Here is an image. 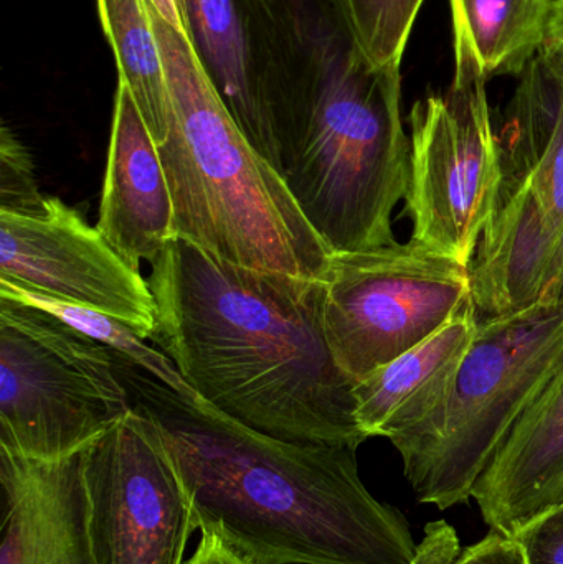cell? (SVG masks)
Wrapping results in <instances>:
<instances>
[{
    "instance_id": "obj_17",
    "label": "cell",
    "mask_w": 563,
    "mask_h": 564,
    "mask_svg": "<svg viewBox=\"0 0 563 564\" xmlns=\"http://www.w3.org/2000/svg\"><path fill=\"white\" fill-rule=\"evenodd\" d=\"M502 187L529 185L563 225V76L541 55L519 76L501 134Z\"/></svg>"
},
{
    "instance_id": "obj_20",
    "label": "cell",
    "mask_w": 563,
    "mask_h": 564,
    "mask_svg": "<svg viewBox=\"0 0 563 564\" xmlns=\"http://www.w3.org/2000/svg\"><path fill=\"white\" fill-rule=\"evenodd\" d=\"M0 297L22 302V304L33 305L40 311L48 312V314L62 318L65 324L72 325L76 330L83 332L88 337L98 340L99 344L111 348L118 357L141 368L142 371L151 375L165 387L172 388L175 393L192 398V400L201 398L185 383L184 378L181 377L167 355L162 354L158 348L149 347L145 344V338H142L131 325L112 317V315L102 314V312L75 304V302L59 301V299L3 281H0Z\"/></svg>"
},
{
    "instance_id": "obj_15",
    "label": "cell",
    "mask_w": 563,
    "mask_h": 564,
    "mask_svg": "<svg viewBox=\"0 0 563 564\" xmlns=\"http://www.w3.org/2000/svg\"><path fill=\"white\" fill-rule=\"evenodd\" d=\"M561 231L529 185L502 187L469 264L476 311L486 317L515 314L563 282Z\"/></svg>"
},
{
    "instance_id": "obj_26",
    "label": "cell",
    "mask_w": 563,
    "mask_h": 564,
    "mask_svg": "<svg viewBox=\"0 0 563 564\" xmlns=\"http://www.w3.org/2000/svg\"><path fill=\"white\" fill-rule=\"evenodd\" d=\"M201 533L197 549L184 564H263L238 549L217 530H201Z\"/></svg>"
},
{
    "instance_id": "obj_29",
    "label": "cell",
    "mask_w": 563,
    "mask_h": 564,
    "mask_svg": "<svg viewBox=\"0 0 563 564\" xmlns=\"http://www.w3.org/2000/svg\"><path fill=\"white\" fill-rule=\"evenodd\" d=\"M559 273H561V280L563 281V225L561 231V247H559Z\"/></svg>"
},
{
    "instance_id": "obj_2",
    "label": "cell",
    "mask_w": 563,
    "mask_h": 564,
    "mask_svg": "<svg viewBox=\"0 0 563 564\" xmlns=\"http://www.w3.org/2000/svg\"><path fill=\"white\" fill-rule=\"evenodd\" d=\"M118 370L171 453L197 530H217L263 564L415 560L405 517L364 486L356 447L277 440L124 358Z\"/></svg>"
},
{
    "instance_id": "obj_25",
    "label": "cell",
    "mask_w": 563,
    "mask_h": 564,
    "mask_svg": "<svg viewBox=\"0 0 563 564\" xmlns=\"http://www.w3.org/2000/svg\"><path fill=\"white\" fill-rule=\"evenodd\" d=\"M459 539L455 529L445 520H436L425 527V536L419 543V552L410 564H453L458 558Z\"/></svg>"
},
{
    "instance_id": "obj_14",
    "label": "cell",
    "mask_w": 563,
    "mask_h": 564,
    "mask_svg": "<svg viewBox=\"0 0 563 564\" xmlns=\"http://www.w3.org/2000/svg\"><path fill=\"white\" fill-rule=\"evenodd\" d=\"M472 497L491 530L512 539L563 506V370L519 417Z\"/></svg>"
},
{
    "instance_id": "obj_21",
    "label": "cell",
    "mask_w": 563,
    "mask_h": 564,
    "mask_svg": "<svg viewBox=\"0 0 563 564\" xmlns=\"http://www.w3.org/2000/svg\"><path fill=\"white\" fill-rule=\"evenodd\" d=\"M425 0H339L354 42L377 68H402Z\"/></svg>"
},
{
    "instance_id": "obj_28",
    "label": "cell",
    "mask_w": 563,
    "mask_h": 564,
    "mask_svg": "<svg viewBox=\"0 0 563 564\" xmlns=\"http://www.w3.org/2000/svg\"><path fill=\"white\" fill-rule=\"evenodd\" d=\"M151 6L158 10L159 15L174 26L177 32L182 35L188 36L192 40L191 29H188L187 22H185L184 13H182L178 0H149Z\"/></svg>"
},
{
    "instance_id": "obj_24",
    "label": "cell",
    "mask_w": 563,
    "mask_h": 564,
    "mask_svg": "<svg viewBox=\"0 0 563 564\" xmlns=\"http://www.w3.org/2000/svg\"><path fill=\"white\" fill-rule=\"evenodd\" d=\"M453 564H528L518 540L491 530L481 542L462 550Z\"/></svg>"
},
{
    "instance_id": "obj_5",
    "label": "cell",
    "mask_w": 563,
    "mask_h": 564,
    "mask_svg": "<svg viewBox=\"0 0 563 564\" xmlns=\"http://www.w3.org/2000/svg\"><path fill=\"white\" fill-rule=\"evenodd\" d=\"M563 370V282L534 305L479 321L452 393L420 426L390 441L422 503L452 509L519 417Z\"/></svg>"
},
{
    "instance_id": "obj_6",
    "label": "cell",
    "mask_w": 563,
    "mask_h": 564,
    "mask_svg": "<svg viewBox=\"0 0 563 564\" xmlns=\"http://www.w3.org/2000/svg\"><path fill=\"white\" fill-rule=\"evenodd\" d=\"M131 410L111 348L48 312L0 297V449L65 459Z\"/></svg>"
},
{
    "instance_id": "obj_30",
    "label": "cell",
    "mask_w": 563,
    "mask_h": 564,
    "mask_svg": "<svg viewBox=\"0 0 563 564\" xmlns=\"http://www.w3.org/2000/svg\"><path fill=\"white\" fill-rule=\"evenodd\" d=\"M178 6H181L182 13H184L185 22H187V25H188L187 12H185V0H178ZM188 29H191V26H188ZM191 35H192V33H191Z\"/></svg>"
},
{
    "instance_id": "obj_12",
    "label": "cell",
    "mask_w": 563,
    "mask_h": 564,
    "mask_svg": "<svg viewBox=\"0 0 563 564\" xmlns=\"http://www.w3.org/2000/svg\"><path fill=\"white\" fill-rule=\"evenodd\" d=\"M0 564H98L89 532L83 451L32 460L0 449Z\"/></svg>"
},
{
    "instance_id": "obj_8",
    "label": "cell",
    "mask_w": 563,
    "mask_h": 564,
    "mask_svg": "<svg viewBox=\"0 0 563 564\" xmlns=\"http://www.w3.org/2000/svg\"><path fill=\"white\" fill-rule=\"evenodd\" d=\"M324 284L327 341L356 383L422 344L472 299L469 267L412 241L333 253Z\"/></svg>"
},
{
    "instance_id": "obj_7",
    "label": "cell",
    "mask_w": 563,
    "mask_h": 564,
    "mask_svg": "<svg viewBox=\"0 0 563 564\" xmlns=\"http://www.w3.org/2000/svg\"><path fill=\"white\" fill-rule=\"evenodd\" d=\"M455 73L446 91L410 109L405 214L412 243L469 267L501 197V148L488 76L465 36L453 33Z\"/></svg>"
},
{
    "instance_id": "obj_10",
    "label": "cell",
    "mask_w": 563,
    "mask_h": 564,
    "mask_svg": "<svg viewBox=\"0 0 563 564\" xmlns=\"http://www.w3.org/2000/svg\"><path fill=\"white\" fill-rule=\"evenodd\" d=\"M0 281L112 315L142 338L154 330L148 278L58 197L42 214L0 212Z\"/></svg>"
},
{
    "instance_id": "obj_22",
    "label": "cell",
    "mask_w": 563,
    "mask_h": 564,
    "mask_svg": "<svg viewBox=\"0 0 563 564\" xmlns=\"http://www.w3.org/2000/svg\"><path fill=\"white\" fill-rule=\"evenodd\" d=\"M45 195L36 181L35 162L29 149L2 124L0 129V212L36 215L45 210Z\"/></svg>"
},
{
    "instance_id": "obj_4",
    "label": "cell",
    "mask_w": 563,
    "mask_h": 564,
    "mask_svg": "<svg viewBox=\"0 0 563 564\" xmlns=\"http://www.w3.org/2000/svg\"><path fill=\"white\" fill-rule=\"evenodd\" d=\"M148 9L171 95V128L158 149L175 238L238 267L324 281L329 248L228 111L194 42L149 0Z\"/></svg>"
},
{
    "instance_id": "obj_27",
    "label": "cell",
    "mask_w": 563,
    "mask_h": 564,
    "mask_svg": "<svg viewBox=\"0 0 563 564\" xmlns=\"http://www.w3.org/2000/svg\"><path fill=\"white\" fill-rule=\"evenodd\" d=\"M555 73L563 76V2L555 6L544 48L539 53Z\"/></svg>"
},
{
    "instance_id": "obj_23",
    "label": "cell",
    "mask_w": 563,
    "mask_h": 564,
    "mask_svg": "<svg viewBox=\"0 0 563 564\" xmlns=\"http://www.w3.org/2000/svg\"><path fill=\"white\" fill-rule=\"evenodd\" d=\"M528 564H563V506L526 527L518 536Z\"/></svg>"
},
{
    "instance_id": "obj_13",
    "label": "cell",
    "mask_w": 563,
    "mask_h": 564,
    "mask_svg": "<svg viewBox=\"0 0 563 564\" xmlns=\"http://www.w3.org/2000/svg\"><path fill=\"white\" fill-rule=\"evenodd\" d=\"M96 228L136 271L175 240L174 204L158 144L122 82L116 91Z\"/></svg>"
},
{
    "instance_id": "obj_19",
    "label": "cell",
    "mask_w": 563,
    "mask_h": 564,
    "mask_svg": "<svg viewBox=\"0 0 563 564\" xmlns=\"http://www.w3.org/2000/svg\"><path fill=\"white\" fill-rule=\"evenodd\" d=\"M96 2L102 30L115 53L118 82L131 91L155 144H164L171 128V95L148 0Z\"/></svg>"
},
{
    "instance_id": "obj_11",
    "label": "cell",
    "mask_w": 563,
    "mask_h": 564,
    "mask_svg": "<svg viewBox=\"0 0 563 564\" xmlns=\"http://www.w3.org/2000/svg\"><path fill=\"white\" fill-rule=\"evenodd\" d=\"M185 12L218 95L248 141L283 177L274 119L280 0H185Z\"/></svg>"
},
{
    "instance_id": "obj_3",
    "label": "cell",
    "mask_w": 563,
    "mask_h": 564,
    "mask_svg": "<svg viewBox=\"0 0 563 564\" xmlns=\"http://www.w3.org/2000/svg\"><path fill=\"white\" fill-rule=\"evenodd\" d=\"M278 139L284 182L331 253L397 243L393 210L410 175L402 68L364 56L339 0L314 9Z\"/></svg>"
},
{
    "instance_id": "obj_1",
    "label": "cell",
    "mask_w": 563,
    "mask_h": 564,
    "mask_svg": "<svg viewBox=\"0 0 563 564\" xmlns=\"http://www.w3.org/2000/svg\"><path fill=\"white\" fill-rule=\"evenodd\" d=\"M148 340L215 410L277 440L359 447L350 380L324 325V281L250 270L185 240L151 263Z\"/></svg>"
},
{
    "instance_id": "obj_16",
    "label": "cell",
    "mask_w": 563,
    "mask_h": 564,
    "mask_svg": "<svg viewBox=\"0 0 563 564\" xmlns=\"http://www.w3.org/2000/svg\"><path fill=\"white\" fill-rule=\"evenodd\" d=\"M478 325V311L468 299L422 344L357 381L356 416L366 436L396 440L439 411L452 393Z\"/></svg>"
},
{
    "instance_id": "obj_18",
    "label": "cell",
    "mask_w": 563,
    "mask_h": 564,
    "mask_svg": "<svg viewBox=\"0 0 563 564\" xmlns=\"http://www.w3.org/2000/svg\"><path fill=\"white\" fill-rule=\"evenodd\" d=\"M555 0H450L453 33L465 36L488 76H521L544 48Z\"/></svg>"
},
{
    "instance_id": "obj_9",
    "label": "cell",
    "mask_w": 563,
    "mask_h": 564,
    "mask_svg": "<svg viewBox=\"0 0 563 564\" xmlns=\"http://www.w3.org/2000/svg\"><path fill=\"white\" fill-rule=\"evenodd\" d=\"M98 564H184L191 500L154 421L132 410L83 451Z\"/></svg>"
},
{
    "instance_id": "obj_31",
    "label": "cell",
    "mask_w": 563,
    "mask_h": 564,
    "mask_svg": "<svg viewBox=\"0 0 563 564\" xmlns=\"http://www.w3.org/2000/svg\"><path fill=\"white\" fill-rule=\"evenodd\" d=\"M563 0H555V3H562Z\"/></svg>"
}]
</instances>
